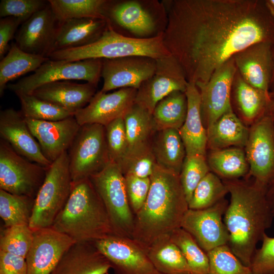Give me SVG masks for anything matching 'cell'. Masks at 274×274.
Instances as JSON below:
<instances>
[{"instance_id": "816d5d0a", "label": "cell", "mask_w": 274, "mask_h": 274, "mask_svg": "<svg viewBox=\"0 0 274 274\" xmlns=\"http://www.w3.org/2000/svg\"><path fill=\"white\" fill-rule=\"evenodd\" d=\"M266 197L274 215V179L267 187Z\"/></svg>"}, {"instance_id": "d590c367", "label": "cell", "mask_w": 274, "mask_h": 274, "mask_svg": "<svg viewBox=\"0 0 274 274\" xmlns=\"http://www.w3.org/2000/svg\"><path fill=\"white\" fill-rule=\"evenodd\" d=\"M58 22L77 18L107 20L109 1L105 0H49Z\"/></svg>"}, {"instance_id": "ac0fdd59", "label": "cell", "mask_w": 274, "mask_h": 274, "mask_svg": "<svg viewBox=\"0 0 274 274\" xmlns=\"http://www.w3.org/2000/svg\"><path fill=\"white\" fill-rule=\"evenodd\" d=\"M137 89H119L111 93L97 92L90 102L77 111L74 117L78 124H98L106 126L123 117L135 102Z\"/></svg>"}, {"instance_id": "4316f807", "label": "cell", "mask_w": 274, "mask_h": 274, "mask_svg": "<svg viewBox=\"0 0 274 274\" xmlns=\"http://www.w3.org/2000/svg\"><path fill=\"white\" fill-rule=\"evenodd\" d=\"M108 22V19L88 18L58 22L51 53L84 46L94 42L103 33Z\"/></svg>"}, {"instance_id": "ab89813d", "label": "cell", "mask_w": 274, "mask_h": 274, "mask_svg": "<svg viewBox=\"0 0 274 274\" xmlns=\"http://www.w3.org/2000/svg\"><path fill=\"white\" fill-rule=\"evenodd\" d=\"M170 236L181 250L191 269L196 274H209V258L207 253L193 236L181 227L174 230Z\"/></svg>"}, {"instance_id": "c3c4849f", "label": "cell", "mask_w": 274, "mask_h": 274, "mask_svg": "<svg viewBox=\"0 0 274 274\" xmlns=\"http://www.w3.org/2000/svg\"><path fill=\"white\" fill-rule=\"evenodd\" d=\"M126 193L130 208L135 215L142 208L147 197L150 187V178H140L125 175Z\"/></svg>"}, {"instance_id": "f907efd6", "label": "cell", "mask_w": 274, "mask_h": 274, "mask_svg": "<svg viewBox=\"0 0 274 274\" xmlns=\"http://www.w3.org/2000/svg\"><path fill=\"white\" fill-rule=\"evenodd\" d=\"M0 274H27L25 258L0 251Z\"/></svg>"}, {"instance_id": "484cf974", "label": "cell", "mask_w": 274, "mask_h": 274, "mask_svg": "<svg viewBox=\"0 0 274 274\" xmlns=\"http://www.w3.org/2000/svg\"><path fill=\"white\" fill-rule=\"evenodd\" d=\"M97 85L90 83L79 84L68 81L44 84L32 94L75 113L90 102L96 93Z\"/></svg>"}, {"instance_id": "cb8c5ba5", "label": "cell", "mask_w": 274, "mask_h": 274, "mask_svg": "<svg viewBox=\"0 0 274 274\" xmlns=\"http://www.w3.org/2000/svg\"><path fill=\"white\" fill-rule=\"evenodd\" d=\"M111 265L93 243H76L50 274H108Z\"/></svg>"}, {"instance_id": "7402d4cb", "label": "cell", "mask_w": 274, "mask_h": 274, "mask_svg": "<svg viewBox=\"0 0 274 274\" xmlns=\"http://www.w3.org/2000/svg\"><path fill=\"white\" fill-rule=\"evenodd\" d=\"M272 44L260 42L235 54L233 58L237 71L250 85L269 93L272 74Z\"/></svg>"}, {"instance_id": "f35d334b", "label": "cell", "mask_w": 274, "mask_h": 274, "mask_svg": "<svg viewBox=\"0 0 274 274\" xmlns=\"http://www.w3.org/2000/svg\"><path fill=\"white\" fill-rule=\"evenodd\" d=\"M228 194L223 180L210 171L200 181L188 202L192 210H201L216 204Z\"/></svg>"}, {"instance_id": "db71d44e", "label": "cell", "mask_w": 274, "mask_h": 274, "mask_svg": "<svg viewBox=\"0 0 274 274\" xmlns=\"http://www.w3.org/2000/svg\"><path fill=\"white\" fill-rule=\"evenodd\" d=\"M265 3L269 12L274 20V0H265Z\"/></svg>"}, {"instance_id": "74e56055", "label": "cell", "mask_w": 274, "mask_h": 274, "mask_svg": "<svg viewBox=\"0 0 274 274\" xmlns=\"http://www.w3.org/2000/svg\"><path fill=\"white\" fill-rule=\"evenodd\" d=\"M21 112L26 118L44 121H58L74 116V113L33 94L16 93Z\"/></svg>"}, {"instance_id": "8fae6325", "label": "cell", "mask_w": 274, "mask_h": 274, "mask_svg": "<svg viewBox=\"0 0 274 274\" xmlns=\"http://www.w3.org/2000/svg\"><path fill=\"white\" fill-rule=\"evenodd\" d=\"M244 148L252 177L267 187L274 179V107L249 127Z\"/></svg>"}, {"instance_id": "83f0119b", "label": "cell", "mask_w": 274, "mask_h": 274, "mask_svg": "<svg viewBox=\"0 0 274 274\" xmlns=\"http://www.w3.org/2000/svg\"><path fill=\"white\" fill-rule=\"evenodd\" d=\"M249 127L233 110L221 116L207 129V150L230 147L244 148L249 134Z\"/></svg>"}, {"instance_id": "7dc6e473", "label": "cell", "mask_w": 274, "mask_h": 274, "mask_svg": "<svg viewBox=\"0 0 274 274\" xmlns=\"http://www.w3.org/2000/svg\"><path fill=\"white\" fill-rule=\"evenodd\" d=\"M251 261L253 274H274V237L264 234Z\"/></svg>"}, {"instance_id": "ee69618b", "label": "cell", "mask_w": 274, "mask_h": 274, "mask_svg": "<svg viewBox=\"0 0 274 274\" xmlns=\"http://www.w3.org/2000/svg\"><path fill=\"white\" fill-rule=\"evenodd\" d=\"M157 165L151 145L134 153L127 154L118 166L125 175L150 178Z\"/></svg>"}, {"instance_id": "681fc988", "label": "cell", "mask_w": 274, "mask_h": 274, "mask_svg": "<svg viewBox=\"0 0 274 274\" xmlns=\"http://www.w3.org/2000/svg\"><path fill=\"white\" fill-rule=\"evenodd\" d=\"M22 21L17 18L7 17L0 19V58L2 59L7 53L10 47L9 43Z\"/></svg>"}, {"instance_id": "e0dca14e", "label": "cell", "mask_w": 274, "mask_h": 274, "mask_svg": "<svg viewBox=\"0 0 274 274\" xmlns=\"http://www.w3.org/2000/svg\"><path fill=\"white\" fill-rule=\"evenodd\" d=\"M75 243L70 237L51 227L33 231L32 244L25 258L27 274H50Z\"/></svg>"}, {"instance_id": "6da1fadb", "label": "cell", "mask_w": 274, "mask_h": 274, "mask_svg": "<svg viewBox=\"0 0 274 274\" xmlns=\"http://www.w3.org/2000/svg\"><path fill=\"white\" fill-rule=\"evenodd\" d=\"M163 41L188 82L204 84L237 53L274 44V20L265 0H175Z\"/></svg>"}, {"instance_id": "30bf717a", "label": "cell", "mask_w": 274, "mask_h": 274, "mask_svg": "<svg viewBox=\"0 0 274 274\" xmlns=\"http://www.w3.org/2000/svg\"><path fill=\"white\" fill-rule=\"evenodd\" d=\"M48 167L18 154L6 141L0 140V189L35 198Z\"/></svg>"}, {"instance_id": "4dcf8cb0", "label": "cell", "mask_w": 274, "mask_h": 274, "mask_svg": "<svg viewBox=\"0 0 274 274\" xmlns=\"http://www.w3.org/2000/svg\"><path fill=\"white\" fill-rule=\"evenodd\" d=\"M145 250L156 269L162 274H196L170 234L158 237Z\"/></svg>"}, {"instance_id": "8d00e7d4", "label": "cell", "mask_w": 274, "mask_h": 274, "mask_svg": "<svg viewBox=\"0 0 274 274\" xmlns=\"http://www.w3.org/2000/svg\"><path fill=\"white\" fill-rule=\"evenodd\" d=\"M35 198L0 189V216L5 227L28 224Z\"/></svg>"}, {"instance_id": "f5cc1de1", "label": "cell", "mask_w": 274, "mask_h": 274, "mask_svg": "<svg viewBox=\"0 0 274 274\" xmlns=\"http://www.w3.org/2000/svg\"><path fill=\"white\" fill-rule=\"evenodd\" d=\"M271 55L272 74L268 92L271 98L274 100V44H272L271 47Z\"/></svg>"}, {"instance_id": "52a82bcc", "label": "cell", "mask_w": 274, "mask_h": 274, "mask_svg": "<svg viewBox=\"0 0 274 274\" xmlns=\"http://www.w3.org/2000/svg\"><path fill=\"white\" fill-rule=\"evenodd\" d=\"M89 178L105 206L113 234L132 238L134 215L129 203L125 177L118 165L110 161Z\"/></svg>"}, {"instance_id": "d4e9b609", "label": "cell", "mask_w": 274, "mask_h": 274, "mask_svg": "<svg viewBox=\"0 0 274 274\" xmlns=\"http://www.w3.org/2000/svg\"><path fill=\"white\" fill-rule=\"evenodd\" d=\"M185 94L187 113L184 123L179 129L186 156L206 155L207 152V131L201 114V97L195 84L188 82Z\"/></svg>"}, {"instance_id": "5bb4252c", "label": "cell", "mask_w": 274, "mask_h": 274, "mask_svg": "<svg viewBox=\"0 0 274 274\" xmlns=\"http://www.w3.org/2000/svg\"><path fill=\"white\" fill-rule=\"evenodd\" d=\"M93 243L109 260L115 274H161L146 250L132 238L111 235Z\"/></svg>"}, {"instance_id": "ba28073f", "label": "cell", "mask_w": 274, "mask_h": 274, "mask_svg": "<svg viewBox=\"0 0 274 274\" xmlns=\"http://www.w3.org/2000/svg\"><path fill=\"white\" fill-rule=\"evenodd\" d=\"M67 153L73 182L101 171L111 161L105 126L98 124L81 126Z\"/></svg>"}, {"instance_id": "8992f818", "label": "cell", "mask_w": 274, "mask_h": 274, "mask_svg": "<svg viewBox=\"0 0 274 274\" xmlns=\"http://www.w3.org/2000/svg\"><path fill=\"white\" fill-rule=\"evenodd\" d=\"M72 180L67 151L48 168L34 201L29 226L32 231L51 227L70 196Z\"/></svg>"}, {"instance_id": "7bdbcfd3", "label": "cell", "mask_w": 274, "mask_h": 274, "mask_svg": "<svg viewBox=\"0 0 274 274\" xmlns=\"http://www.w3.org/2000/svg\"><path fill=\"white\" fill-rule=\"evenodd\" d=\"M210 171L206 155L186 156L179 176L188 203L198 183Z\"/></svg>"}, {"instance_id": "d6986e66", "label": "cell", "mask_w": 274, "mask_h": 274, "mask_svg": "<svg viewBox=\"0 0 274 274\" xmlns=\"http://www.w3.org/2000/svg\"><path fill=\"white\" fill-rule=\"evenodd\" d=\"M58 25L49 4L21 24L15 37V43L23 51L48 58Z\"/></svg>"}, {"instance_id": "f546056e", "label": "cell", "mask_w": 274, "mask_h": 274, "mask_svg": "<svg viewBox=\"0 0 274 274\" xmlns=\"http://www.w3.org/2000/svg\"><path fill=\"white\" fill-rule=\"evenodd\" d=\"M107 19L140 37H147L155 30V22L147 10L136 1H127L113 6L109 4Z\"/></svg>"}, {"instance_id": "f1b7e54d", "label": "cell", "mask_w": 274, "mask_h": 274, "mask_svg": "<svg viewBox=\"0 0 274 274\" xmlns=\"http://www.w3.org/2000/svg\"><path fill=\"white\" fill-rule=\"evenodd\" d=\"M151 148L158 166L180 175L186 152L179 130H157L152 139Z\"/></svg>"}, {"instance_id": "277c9868", "label": "cell", "mask_w": 274, "mask_h": 274, "mask_svg": "<svg viewBox=\"0 0 274 274\" xmlns=\"http://www.w3.org/2000/svg\"><path fill=\"white\" fill-rule=\"evenodd\" d=\"M75 243L114 235L103 202L90 178L73 182L68 199L51 226Z\"/></svg>"}, {"instance_id": "11a10c76", "label": "cell", "mask_w": 274, "mask_h": 274, "mask_svg": "<svg viewBox=\"0 0 274 274\" xmlns=\"http://www.w3.org/2000/svg\"><path fill=\"white\" fill-rule=\"evenodd\" d=\"M161 274H162V273H161Z\"/></svg>"}, {"instance_id": "60d3db41", "label": "cell", "mask_w": 274, "mask_h": 274, "mask_svg": "<svg viewBox=\"0 0 274 274\" xmlns=\"http://www.w3.org/2000/svg\"><path fill=\"white\" fill-rule=\"evenodd\" d=\"M207 254L209 274H253L250 267L245 265L227 244L217 247Z\"/></svg>"}, {"instance_id": "bcb514c9", "label": "cell", "mask_w": 274, "mask_h": 274, "mask_svg": "<svg viewBox=\"0 0 274 274\" xmlns=\"http://www.w3.org/2000/svg\"><path fill=\"white\" fill-rule=\"evenodd\" d=\"M48 5V1L2 0L0 3V16L1 18L15 17L23 23Z\"/></svg>"}, {"instance_id": "1f68e13d", "label": "cell", "mask_w": 274, "mask_h": 274, "mask_svg": "<svg viewBox=\"0 0 274 274\" xmlns=\"http://www.w3.org/2000/svg\"><path fill=\"white\" fill-rule=\"evenodd\" d=\"M123 119L127 141L126 155L150 146L157 131L152 114L134 102Z\"/></svg>"}, {"instance_id": "7a4b0ae2", "label": "cell", "mask_w": 274, "mask_h": 274, "mask_svg": "<svg viewBox=\"0 0 274 274\" xmlns=\"http://www.w3.org/2000/svg\"><path fill=\"white\" fill-rule=\"evenodd\" d=\"M223 181L230 194L223 217L229 233L227 245L250 267L257 245L270 227L274 217L266 197L267 187L253 179Z\"/></svg>"}, {"instance_id": "836d02e7", "label": "cell", "mask_w": 274, "mask_h": 274, "mask_svg": "<svg viewBox=\"0 0 274 274\" xmlns=\"http://www.w3.org/2000/svg\"><path fill=\"white\" fill-rule=\"evenodd\" d=\"M49 58L27 53L12 43L0 62V95H3L9 82L30 72H35Z\"/></svg>"}, {"instance_id": "d6a6232c", "label": "cell", "mask_w": 274, "mask_h": 274, "mask_svg": "<svg viewBox=\"0 0 274 274\" xmlns=\"http://www.w3.org/2000/svg\"><path fill=\"white\" fill-rule=\"evenodd\" d=\"M206 158L210 170L222 180L239 179L249 175L250 167L244 148L209 150Z\"/></svg>"}, {"instance_id": "2e32d148", "label": "cell", "mask_w": 274, "mask_h": 274, "mask_svg": "<svg viewBox=\"0 0 274 274\" xmlns=\"http://www.w3.org/2000/svg\"><path fill=\"white\" fill-rule=\"evenodd\" d=\"M156 59L141 56L102 59L101 77L103 85L100 90L125 88L138 89L154 73Z\"/></svg>"}, {"instance_id": "e575fe53", "label": "cell", "mask_w": 274, "mask_h": 274, "mask_svg": "<svg viewBox=\"0 0 274 274\" xmlns=\"http://www.w3.org/2000/svg\"><path fill=\"white\" fill-rule=\"evenodd\" d=\"M187 107L185 92L175 91L162 98L157 104L152 113L156 130H179L185 122Z\"/></svg>"}, {"instance_id": "3957f363", "label": "cell", "mask_w": 274, "mask_h": 274, "mask_svg": "<svg viewBox=\"0 0 274 274\" xmlns=\"http://www.w3.org/2000/svg\"><path fill=\"white\" fill-rule=\"evenodd\" d=\"M150 178L147 197L134 215L132 236L145 249L158 237L181 227L189 209L179 174L157 164Z\"/></svg>"}, {"instance_id": "9c48e42d", "label": "cell", "mask_w": 274, "mask_h": 274, "mask_svg": "<svg viewBox=\"0 0 274 274\" xmlns=\"http://www.w3.org/2000/svg\"><path fill=\"white\" fill-rule=\"evenodd\" d=\"M102 59L70 61L49 59L31 75L7 87L15 93L32 94L40 86L51 82L83 80L97 85L101 77Z\"/></svg>"}, {"instance_id": "5b68a950", "label": "cell", "mask_w": 274, "mask_h": 274, "mask_svg": "<svg viewBox=\"0 0 274 274\" xmlns=\"http://www.w3.org/2000/svg\"><path fill=\"white\" fill-rule=\"evenodd\" d=\"M169 54L163 43V31L149 38L126 37L115 31L108 20L105 30L94 42L80 47L53 52L48 57L51 60L70 61L133 56L158 59Z\"/></svg>"}, {"instance_id": "ffe728a7", "label": "cell", "mask_w": 274, "mask_h": 274, "mask_svg": "<svg viewBox=\"0 0 274 274\" xmlns=\"http://www.w3.org/2000/svg\"><path fill=\"white\" fill-rule=\"evenodd\" d=\"M25 119L44 155L51 162L68 151L81 126L74 116L58 121Z\"/></svg>"}, {"instance_id": "4fadbf2b", "label": "cell", "mask_w": 274, "mask_h": 274, "mask_svg": "<svg viewBox=\"0 0 274 274\" xmlns=\"http://www.w3.org/2000/svg\"><path fill=\"white\" fill-rule=\"evenodd\" d=\"M228 202L224 198L208 208L188 209L182 219L181 227L189 233L206 253L228 243L229 233L223 219Z\"/></svg>"}, {"instance_id": "b9f144b4", "label": "cell", "mask_w": 274, "mask_h": 274, "mask_svg": "<svg viewBox=\"0 0 274 274\" xmlns=\"http://www.w3.org/2000/svg\"><path fill=\"white\" fill-rule=\"evenodd\" d=\"M33 239V231L28 224L12 226L3 231L0 251L26 258Z\"/></svg>"}, {"instance_id": "f6af8a7d", "label": "cell", "mask_w": 274, "mask_h": 274, "mask_svg": "<svg viewBox=\"0 0 274 274\" xmlns=\"http://www.w3.org/2000/svg\"><path fill=\"white\" fill-rule=\"evenodd\" d=\"M105 127L110 161L118 165L127 151V141L123 117L113 120Z\"/></svg>"}, {"instance_id": "7c38bea8", "label": "cell", "mask_w": 274, "mask_h": 274, "mask_svg": "<svg viewBox=\"0 0 274 274\" xmlns=\"http://www.w3.org/2000/svg\"><path fill=\"white\" fill-rule=\"evenodd\" d=\"M188 83L181 65L171 54L156 59L154 74L137 89L135 104L152 114L157 104L172 92H185Z\"/></svg>"}, {"instance_id": "603a6c76", "label": "cell", "mask_w": 274, "mask_h": 274, "mask_svg": "<svg viewBox=\"0 0 274 274\" xmlns=\"http://www.w3.org/2000/svg\"><path fill=\"white\" fill-rule=\"evenodd\" d=\"M233 112L250 127L274 107L269 93L247 83L236 70L231 91Z\"/></svg>"}, {"instance_id": "9a60e30c", "label": "cell", "mask_w": 274, "mask_h": 274, "mask_svg": "<svg viewBox=\"0 0 274 274\" xmlns=\"http://www.w3.org/2000/svg\"><path fill=\"white\" fill-rule=\"evenodd\" d=\"M236 70L232 57L215 71L207 83L196 85L200 94L201 114L206 129L232 109L231 91Z\"/></svg>"}, {"instance_id": "44dd1931", "label": "cell", "mask_w": 274, "mask_h": 274, "mask_svg": "<svg viewBox=\"0 0 274 274\" xmlns=\"http://www.w3.org/2000/svg\"><path fill=\"white\" fill-rule=\"evenodd\" d=\"M0 135L18 154L29 161L46 167L52 163L44 155L20 111L8 108L1 111Z\"/></svg>"}]
</instances>
